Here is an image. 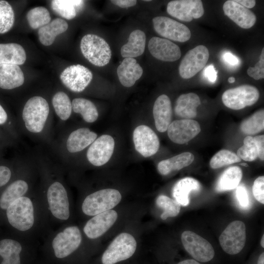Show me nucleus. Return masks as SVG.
<instances>
[{
    "label": "nucleus",
    "instance_id": "17",
    "mask_svg": "<svg viewBox=\"0 0 264 264\" xmlns=\"http://www.w3.org/2000/svg\"><path fill=\"white\" fill-rule=\"evenodd\" d=\"M114 145V140L110 135H101L96 139L88 149L87 153L88 160L95 166L106 164L113 154Z\"/></svg>",
    "mask_w": 264,
    "mask_h": 264
},
{
    "label": "nucleus",
    "instance_id": "10",
    "mask_svg": "<svg viewBox=\"0 0 264 264\" xmlns=\"http://www.w3.org/2000/svg\"><path fill=\"white\" fill-rule=\"evenodd\" d=\"M184 248L196 260L207 262L214 257L215 251L206 240L189 230L184 231L181 236Z\"/></svg>",
    "mask_w": 264,
    "mask_h": 264
},
{
    "label": "nucleus",
    "instance_id": "30",
    "mask_svg": "<svg viewBox=\"0 0 264 264\" xmlns=\"http://www.w3.org/2000/svg\"><path fill=\"white\" fill-rule=\"evenodd\" d=\"M195 157L190 152H184L159 162L157 170L162 175H167L174 171L179 170L190 165Z\"/></svg>",
    "mask_w": 264,
    "mask_h": 264
},
{
    "label": "nucleus",
    "instance_id": "33",
    "mask_svg": "<svg viewBox=\"0 0 264 264\" xmlns=\"http://www.w3.org/2000/svg\"><path fill=\"white\" fill-rule=\"evenodd\" d=\"M242 176V170L238 166L226 169L220 176L216 186L218 192L233 190L239 185Z\"/></svg>",
    "mask_w": 264,
    "mask_h": 264
},
{
    "label": "nucleus",
    "instance_id": "8",
    "mask_svg": "<svg viewBox=\"0 0 264 264\" xmlns=\"http://www.w3.org/2000/svg\"><path fill=\"white\" fill-rule=\"evenodd\" d=\"M222 249L227 253L235 255L240 253L246 242V228L244 223L240 220L230 223L219 237Z\"/></svg>",
    "mask_w": 264,
    "mask_h": 264
},
{
    "label": "nucleus",
    "instance_id": "21",
    "mask_svg": "<svg viewBox=\"0 0 264 264\" xmlns=\"http://www.w3.org/2000/svg\"><path fill=\"white\" fill-rule=\"evenodd\" d=\"M155 126L159 132H166L171 123L172 110L169 97L162 94L156 99L153 107Z\"/></svg>",
    "mask_w": 264,
    "mask_h": 264
},
{
    "label": "nucleus",
    "instance_id": "41",
    "mask_svg": "<svg viewBox=\"0 0 264 264\" xmlns=\"http://www.w3.org/2000/svg\"><path fill=\"white\" fill-rule=\"evenodd\" d=\"M15 20L11 5L5 0L0 1V34L5 33L12 27Z\"/></svg>",
    "mask_w": 264,
    "mask_h": 264
},
{
    "label": "nucleus",
    "instance_id": "45",
    "mask_svg": "<svg viewBox=\"0 0 264 264\" xmlns=\"http://www.w3.org/2000/svg\"><path fill=\"white\" fill-rule=\"evenodd\" d=\"M236 196L237 201L242 208L246 209L249 207L250 201L248 194L243 184L237 186L236 190Z\"/></svg>",
    "mask_w": 264,
    "mask_h": 264
},
{
    "label": "nucleus",
    "instance_id": "27",
    "mask_svg": "<svg viewBox=\"0 0 264 264\" xmlns=\"http://www.w3.org/2000/svg\"><path fill=\"white\" fill-rule=\"evenodd\" d=\"M146 35L141 30L136 29L130 35L128 42L123 45L120 52L124 58H134L141 55L145 50Z\"/></svg>",
    "mask_w": 264,
    "mask_h": 264
},
{
    "label": "nucleus",
    "instance_id": "57",
    "mask_svg": "<svg viewBox=\"0 0 264 264\" xmlns=\"http://www.w3.org/2000/svg\"><path fill=\"white\" fill-rule=\"evenodd\" d=\"M240 165L244 166H248V165L245 163H242L240 164Z\"/></svg>",
    "mask_w": 264,
    "mask_h": 264
},
{
    "label": "nucleus",
    "instance_id": "49",
    "mask_svg": "<svg viewBox=\"0 0 264 264\" xmlns=\"http://www.w3.org/2000/svg\"><path fill=\"white\" fill-rule=\"evenodd\" d=\"M222 58L226 63L232 66H236L240 63L239 58L229 52H225Z\"/></svg>",
    "mask_w": 264,
    "mask_h": 264
},
{
    "label": "nucleus",
    "instance_id": "24",
    "mask_svg": "<svg viewBox=\"0 0 264 264\" xmlns=\"http://www.w3.org/2000/svg\"><path fill=\"white\" fill-rule=\"evenodd\" d=\"M97 134L87 128H79L72 132L68 136L66 147L71 153L83 150L96 139Z\"/></svg>",
    "mask_w": 264,
    "mask_h": 264
},
{
    "label": "nucleus",
    "instance_id": "5",
    "mask_svg": "<svg viewBox=\"0 0 264 264\" xmlns=\"http://www.w3.org/2000/svg\"><path fill=\"white\" fill-rule=\"evenodd\" d=\"M136 242L130 234L122 233L110 243L102 257L103 264H115L130 258L135 251Z\"/></svg>",
    "mask_w": 264,
    "mask_h": 264
},
{
    "label": "nucleus",
    "instance_id": "47",
    "mask_svg": "<svg viewBox=\"0 0 264 264\" xmlns=\"http://www.w3.org/2000/svg\"><path fill=\"white\" fill-rule=\"evenodd\" d=\"M217 71L214 65L211 64L206 66L204 70V76L211 82L214 83L217 77Z\"/></svg>",
    "mask_w": 264,
    "mask_h": 264
},
{
    "label": "nucleus",
    "instance_id": "3",
    "mask_svg": "<svg viewBox=\"0 0 264 264\" xmlns=\"http://www.w3.org/2000/svg\"><path fill=\"white\" fill-rule=\"evenodd\" d=\"M121 195L117 190L105 189L88 195L82 205L83 213L94 216L109 211L116 206L121 200Z\"/></svg>",
    "mask_w": 264,
    "mask_h": 264
},
{
    "label": "nucleus",
    "instance_id": "42",
    "mask_svg": "<svg viewBox=\"0 0 264 264\" xmlns=\"http://www.w3.org/2000/svg\"><path fill=\"white\" fill-rule=\"evenodd\" d=\"M237 155L246 161H253L257 159L258 151L254 137L248 135L244 138L243 145L238 150Z\"/></svg>",
    "mask_w": 264,
    "mask_h": 264
},
{
    "label": "nucleus",
    "instance_id": "52",
    "mask_svg": "<svg viewBox=\"0 0 264 264\" xmlns=\"http://www.w3.org/2000/svg\"><path fill=\"white\" fill-rule=\"evenodd\" d=\"M7 113L2 106L0 105V125L5 123L7 120Z\"/></svg>",
    "mask_w": 264,
    "mask_h": 264
},
{
    "label": "nucleus",
    "instance_id": "18",
    "mask_svg": "<svg viewBox=\"0 0 264 264\" xmlns=\"http://www.w3.org/2000/svg\"><path fill=\"white\" fill-rule=\"evenodd\" d=\"M148 49L153 57L164 62H174L181 57L179 46L164 38L152 37L149 41Z\"/></svg>",
    "mask_w": 264,
    "mask_h": 264
},
{
    "label": "nucleus",
    "instance_id": "36",
    "mask_svg": "<svg viewBox=\"0 0 264 264\" xmlns=\"http://www.w3.org/2000/svg\"><path fill=\"white\" fill-rule=\"evenodd\" d=\"M52 103L55 113L63 121L67 120L72 111V103L68 95L63 91L56 92L53 96Z\"/></svg>",
    "mask_w": 264,
    "mask_h": 264
},
{
    "label": "nucleus",
    "instance_id": "54",
    "mask_svg": "<svg viewBox=\"0 0 264 264\" xmlns=\"http://www.w3.org/2000/svg\"><path fill=\"white\" fill-rule=\"evenodd\" d=\"M257 264H264V253L263 252L259 257Z\"/></svg>",
    "mask_w": 264,
    "mask_h": 264
},
{
    "label": "nucleus",
    "instance_id": "20",
    "mask_svg": "<svg viewBox=\"0 0 264 264\" xmlns=\"http://www.w3.org/2000/svg\"><path fill=\"white\" fill-rule=\"evenodd\" d=\"M222 8L224 14L242 28H250L256 23L255 14L235 0L226 1Z\"/></svg>",
    "mask_w": 264,
    "mask_h": 264
},
{
    "label": "nucleus",
    "instance_id": "25",
    "mask_svg": "<svg viewBox=\"0 0 264 264\" xmlns=\"http://www.w3.org/2000/svg\"><path fill=\"white\" fill-rule=\"evenodd\" d=\"M24 82L22 71L18 65H0V88L12 89L21 86Z\"/></svg>",
    "mask_w": 264,
    "mask_h": 264
},
{
    "label": "nucleus",
    "instance_id": "37",
    "mask_svg": "<svg viewBox=\"0 0 264 264\" xmlns=\"http://www.w3.org/2000/svg\"><path fill=\"white\" fill-rule=\"evenodd\" d=\"M242 132L253 135L260 132L264 129V110L261 109L243 120L240 126Z\"/></svg>",
    "mask_w": 264,
    "mask_h": 264
},
{
    "label": "nucleus",
    "instance_id": "15",
    "mask_svg": "<svg viewBox=\"0 0 264 264\" xmlns=\"http://www.w3.org/2000/svg\"><path fill=\"white\" fill-rule=\"evenodd\" d=\"M133 141L135 150L145 157L156 154L160 146L157 135L146 125H140L134 129Z\"/></svg>",
    "mask_w": 264,
    "mask_h": 264
},
{
    "label": "nucleus",
    "instance_id": "1",
    "mask_svg": "<svg viewBox=\"0 0 264 264\" xmlns=\"http://www.w3.org/2000/svg\"><path fill=\"white\" fill-rule=\"evenodd\" d=\"M49 112L47 101L40 96L32 97L26 102L22 117L26 129L35 133L44 129Z\"/></svg>",
    "mask_w": 264,
    "mask_h": 264
},
{
    "label": "nucleus",
    "instance_id": "56",
    "mask_svg": "<svg viewBox=\"0 0 264 264\" xmlns=\"http://www.w3.org/2000/svg\"><path fill=\"white\" fill-rule=\"evenodd\" d=\"M264 235H263L261 241V245L264 248Z\"/></svg>",
    "mask_w": 264,
    "mask_h": 264
},
{
    "label": "nucleus",
    "instance_id": "46",
    "mask_svg": "<svg viewBox=\"0 0 264 264\" xmlns=\"http://www.w3.org/2000/svg\"><path fill=\"white\" fill-rule=\"evenodd\" d=\"M11 172L10 169L5 166H0V187L5 185L10 180Z\"/></svg>",
    "mask_w": 264,
    "mask_h": 264
},
{
    "label": "nucleus",
    "instance_id": "9",
    "mask_svg": "<svg viewBox=\"0 0 264 264\" xmlns=\"http://www.w3.org/2000/svg\"><path fill=\"white\" fill-rule=\"evenodd\" d=\"M82 242L80 231L76 226H70L57 233L52 242L54 255L57 258H65L74 252Z\"/></svg>",
    "mask_w": 264,
    "mask_h": 264
},
{
    "label": "nucleus",
    "instance_id": "35",
    "mask_svg": "<svg viewBox=\"0 0 264 264\" xmlns=\"http://www.w3.org/2000/svg\"><path fill=\"white\" fill-rule=\"evenodd\" d=\"M72 108L75 113L81 115L88 123H93L98 117V112L94 104L90 100L83 98H77L72 100Z\"/></svg>",
    "mask_w": 264,
    "mask_h": 264
},
{
    "label": "nucleus",
    "instance_id": "16",
    "mask_svg": "<svg viewBox=\"0 0 264 264\" xmlns=\"http://www.w3.org/2000/svg\"><path fill=\"white\" fill-rule=\"evenodd\" d=\"M200 131V125L197 121L182 119L171 123L167 129V133L173 142L184 144L196 136Z\"/></svg>",
    "mask_w": 264,
    "mask_h": 264
},
{
    "label": "nucleus",
    "instance_id": "43",
    "mask_svg": "<svg viewBox=\"0 0 264 264\" xmlns=\"http://www.w3.org/2000/svg\"><path fill=\"white\" fill-rule=\"evenodd\" d=\"M247 74L254 79L258 80L264 78V48H263L259 60L254 67H249L247 70Z\"/></svg>",
    "mask_w": 264,
    "mask_h": 264
},
{
    "label": "nucleus",
    "instance_id": "29",
    "mask_svg": "<svg viewBox=\"0 0 264 264\" xmlns=\"http://www.w3.org/2000/svg\"><path fill=\"white\" fill-rule=\"evenodd\" d=\"M68 27V24L65 20L56 18L39 28L38 32L39 40L44 45H50L56 37L66 31Z\"/></svg>",
    "mask_w": 264,
    "mask_h": 264
},
{
    "label": "nucleus",
    "instance_id": "11",
    "mask_svg": "<svg viewBox=\"0 0 264 264\" xmlns=\"http://www.w3.org/2000/svg\"><path fill=\"white\" fill-rule=\"evenodd\" d=\"M209 57L208 48L198 45L189 50L181 60L179 66V74L183 79L194 77L204 67Z\"/></svg>",
    "mask_w": 264,
    "mask_h": 264
},
{
    "label": "nucleus",
    "instance_id": "48",
    "mask_svg": "<svg viewBox=\"0 0 264 264\" xmlns=\"http://www.w3.org/2000/svg\"><path fill=\"white\" fill-rule=\"evenodd\" d=\"M257 146L258 157L262 160L264 159V136L260 135L254 137Z\"/></svg>",
    "mask_w": 264,
    "mask_h": 264
},
{
    "label": "nucleus",
    "instance_id": "13",
    "mask_svg": "<svg viewBox=\"0 0 264 264\" xmlns=\"http://www.w3.org/2000/svg\"><path fill=\"white\" fill-rule=\"evenodd\" d=\"M60 77L63 84L71 91L80 92L90 83L93 75L88 68L77 64L66 68Z\"/></svg>",
    "mask_w": 264,
    "mask_h": 264
},
{
    "label": "nucleus",
    "instance_id": "51",
    "mask_svg": "<svg viewBox=\"0 0 264 264\" xmlns=\"http://www.w3.org/2000/svg\"><path fill=\"white\" fill-rule=\"evenodd\" d=\"M235 1L247 9L252 8L256 4L254 0H235Z\"/></svg>",
    "mask_w": 264,
    "mask_h": 264
},
{
    "label": "nucleus",
    "instance_id": "55",
    "mask_svg": "<svg viewBox=\"0 0 264 264\" xmlns=\"http://www.w3.org/2000/svg\"><path fill=\"white\" fill-rule=\"evenodd\" d=\"M228 81L230 83H233L235 81V78L234 77H230L228 78Z\"/></svg>",
    "mask_w": 264,
    "mask_h": 264
},
{
    "label": "nucleus",
    "instance_id": "6",
    "mask_svg": "<svg viewBox=\"0 0 264 264\" xmlns=\"http://www.w3.org/2000/svg\"><path fill=\"white\" fill-rule=\"evenodd\" d=\"M260 96L259 90L254 86L243 85L229 88L222 95L223 104L227 108L239 110L255 104Z\"/></svg>",
    "mask_w": 264,
    "mask_h": 264
},
{
    "label": "nucleus",
    "instance_id": "39",
    "mask_svg": "<svg viewBox=\"0 0 264 264\" xmlns=\"http://www.w3.org/2000/svg\"><path fill=\"white\" fill-rule=\"evenodd\" d=\"M155 202L158 207L163 209V212L160 216L163 220L169 217H176L180 212V205L175 199L166 196H159Z\"/></svg>",
    "mask_w": 264,
    "mask_h": 264
},
{
    "label": "nucleus",
    "instance_id": "32",
    "mask_svg": "<svg viewBox=\"0 0 264 264\" xmlns=\"http://www.w3.org/2000/svg\"><path fill=\"white\" fill-rule=\"evenodd\" d=\"M21 243L13 239H4L0 241V256L3 258L0 264H21Z\"/></svg>",
    "mask_w": 264,
    "mask_h": 264
},
{
    "label": "nucleus",
    "instance_id": "44",
    "mask_svg": "<svg viewBox=\"0 0 264 264\" xmlns=\"http://www.w3.org/2000/svg\"><path fill=\"white\" fill-rule=\"evenodd\" d=\"M264 176H260L254 181L252 187L253 194L257 200L264 204Z\"/></svg>",
    "mask_w": 264,
    "mask_h": 264
},
{
    "label": "nucleus",
    "instance_id": "14",
    "mask_svg": "<svg viewBox=\"0 0 264 264\" xmlns=\"http://www.w3.org/2000/svg\"><path fill=\"white\" fill-rule=\"evenodd\" d=\"M167 12L180 21L190 22L204 14L203 3L200 0H175L168 2Z\"/></svg>",
    "mask_w": 264,
    "mask_h": 264
},
{
    "label": "nucleus",
    "instance_id": "40",
    "mask_svg": "<svg viewBox=\"0 0 264 264\" xmlns=\"http://www.w3.org/2000/svg\"><path fill=\"white\" fill-rule=\"evenodd\" d=\"M241 159L237 154L228 150H221L211 159L210 166L212 169H218L225 165L239 162Z\"/></svg>",
    "mask_w": 264,
    "mask_h": 264
},
{
    "label": "nucleus",
    "instance_id": "38",
    "mask_svg": "<svg viewBox=\"0 0 264 264\" xmlns=\"http://www.w3.org/2000/svg\"><path fill=\"white\" fill-rule=\"evenodd\" d=\"M26 19L32 28L37 29L49 23L51 17L46 8L38 6L31 9L27 12Z\"/></svg>",
    "mask_w": 264,
    "mask_h": 264
},
{
    "label": "nucleus",
    "instance_id": "4",
    "mask_svg": "<svg viewBox=\"0 0 264 264\" xmlns=\"http://www.w3.org/2000/svg\"><path fill=\"white\" fill-rule=\"evenodd\" d=\"M80 48L85 58L94 66H105L111 59L110 45L103 38L96 35H85L81 39Z\"/></svg>",
    "mask_w": 264,
    "mask_h": 264
},
{
    "label": "nucleus",
    "instance_id": "2",
    "mask_svg": "<svg viewBox=\"0 0 264 264\" xmlns=\"http://www.w3.org/2000/svg\"><path fill=\"white\" fill-rule=\"evenodd\" d=\"M9 223L21 231L30 229L34 223V209L31 199L22 196L15 200L6 210Z\"/></svg>",
    "mask_w": 264,
    "mask_h": 264
},
{
    "label": "nucleus",
    "instance_id": "31",
    "mask_svg": "<svg viewBox=\"0 0 264 264\" xmlns=\"http://www.w3.org/2000/svg\"><path fill=\"white\" fill-rule=\"evenodd\" d=\"M29 189L27 182L23 179H18L11 183L0 197V208L6 210L15 200L24 196Z\"/></svg>",
    "mask_w": 264,
    "mask_h": 264
},
{
    "label": "nucleus",
    "instance_id": "28",
    "mask_svg": "<svg viewBox=\"0 0 264 264\" xmlns=\"http://www.w3.org/2000/svg\"><path fill=\"white\" fill-rule=\"evenodd\" d=\"M26 59L25 51L20 44H0V65H21L24 63Z\"/></svg>",
    "mask_w": 264,
    "mask_h": 264
},
{
    "label": "nucleus",
    "instance_id": "50",
    "mask_svg": "<svg viewBox=\"0 0 264 264\" xmlns=\"http://www.w3.org/2000/svg\"><path fill=\"white\" fill-rule=\"evenodd\" d=\"M110 1L114 4L121 8L132 7L135 5L137 2L135 0H112Z\"/></svg>",
    "mask_w": 264,
    "mask_h": 264
},
{
    "label": "nucleus",
    "instance_id": "12",
    "mask_svg": "<svg viewBox=\"0 0 264 264\" xmlns=\"http://www.w3.org/2000/svg\"><path fill=\"white\" fill-rule=\"evenodd\" d=\"M154 30L165 38L178 42H185L190 40L191 32L184 24L170 18L158 16L153 19Z\"/></svg>",
    "mask_w": 264,
    "mask_h": 264
},
{
    "label": "nucleus",
    "instance_id": "23",
    "mask_svg": "<svg viewBox=\"0 0 264 264\" xmlns=\"http://www.w3.org/2000/svg\"><path fill=\"white\" fill-rule=\"evenodd\" d=\"M200 104V98L197 94L193 92L182 94L176 100L175 112L182 118L192 119L196 117L197 108Z\"/></svg>",
    "mask_w": 264,
    "mask_h": 264
},
{
    "label": "nucleus",
    "instance_id": "22",
    "mask_svg": "<svg viewBox=\"0 0 264 264\" xmlns=\"http://www.w3.org/2000/svg\"><path fill=\"white\" fill-rule=\"evenodd\" d=\"M143 68L132 58H125L117 68V74L121 84L125 87L134 85L140 78Z\"/></svg>",
    "mask_w": 264,
    "mask_h": 264
},
{
    "label": "nucleus",
    "instance_id": "7",
    "mask_svg": "<svg viewBox=\"0 0 264 264\" xmlns=\"http://www.w3.org/2000/svg\"><path fill=\"white\" fill-rule=\"evenodd\" d=\"M46 198L52 216L61 220H66L70 216L69 202L66 190L60 182H52L48 187Z\"/></svg>",
    "mask_w": 264,
    "mask_h": 264
},
{
    "label": "nucleus",
    "instance_id": "34",
    "mask_svg": "<svg viewBox=\"0 0 264 264\" xmlns=\"http://www.w3.org/2000/svg\"><path fill=\"white\" fill-rule=\"evenodd\" d=\"M84 1L80 0H53L51 1L52 10L61 17L71 20L84 6Z\"/></svg>",
    "mask_w": 264,
    "mask_h": 264
},
{
    "label": "nucleus",
    "instance_id": "26",
    "mask_svg": "<svg viewBox=\"0 0 264 264\" xmlns=\"http://www.w3.org/2000/svg\"><path fill=\"white\" fill-rule=\"evenodd\" d=\"M200 189V184L197 179L186 177L180 179L175 184L172 189V195L180 205L186 206L189 203L190 193L198 192Z\"/></svg>",
    "mask_w": 264,
    "mask_h": 264
},
{
    "label": "nucleus",
    "instance_id": "19",
    "mask_svg": "<svg viewBox=\"0 0 264 264\" xmlns=\"http://www.w3.org/2000/svg\"><path fill=\"white\" fill-rule=\"evenodd\" d=\"M117 213L110 210L94 216L86 223L84 232L89 239H95L106 232L115 223Z\"/></svg>",
    "mask_w": 264,
    "mask_h": 264
},
{
    "label": "nucleus",
    "instance_id": "53",
    "mask_svg": "<svg viewBox=\"0 0 264 264\" xmlns=\"http://www.w3.org/2000/svg\"><path fill=\"white\" fill-rule=\"evenodd\" d=\"M177 264H200L198 262L194 260L189 259L182 261Z\"/></svg>",
    "mask_w": 264,
    "mask_h": 264
}]
</instances>
